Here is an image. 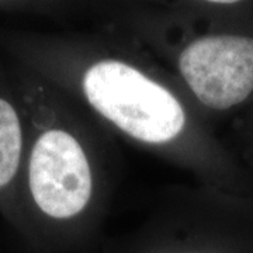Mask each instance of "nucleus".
Segmentation results:
<instances>
[{
    "label": "nucleus",
    "mask_w": 253,
    "mask_h": 253,
    "mask_svg": "<svg viewBox=\"0 0 253 253\" xmlns=\"http://www.w3.org/2000/svg\"><path fill=\"white\" fill-rule=\"evenodd\" d=\"M65 97L40 104L27 158V189L41 217L78 248L96 224L109 190V168L96 128Z\"/></svg>",
    "instance_id": "2"
},
{
    "label": "nucleus",
    "mask_w": 253,
    "mask_h": 253,
    "mask_svg": "<svg viewBox=\"0 0 253 253\" xmlns=\"http://www.w3.org/2000/svg\"><path fill=\"white\" fill-rule=\"evenodd\" d=\"M211 24L172 51L177 79L211 118L253 106V3H206Z\"/></svg>",
    "instance_id": "3"
},
{
    "label": "nucleus",
    "mask_w": 253,
    "mask_h": 253,
    "mask_svg": "<svg viewBox=\"0 0 253 253\" xmlns=\"http://www.w3.org/2000/svg\"><path fill=\"white\" fill-rule=\"evenodd\" d=\"M66 96L118 135L177 163L208 194L253 199V177L218 139L176 75L124 38L75 36L56 48Z\"/></svg>",
    "instance_id": "1"
},
{
    "label": "nucleus",
    "mask_w": 253,
    "mask_h": 253,
    "mask_svg": "<svg viewBox=\"0 0 253 253\" xmlns=\"http://www.w3.org/2000/svg\"><path fill=\"white\" fill-rule=\"evenodd\" d=\"M134 253H253V199L215 196L206 221L190 239Z\"/></svg>",
    "instance_id": "4"
},
{
    "label": "nucleus",
    "mask_w": 253,
    "mask_h": 253,
    "mask_svg": "<svg viewBox=\"0 0 253 253\" xmlns=\"http://www.w3.org/2000/svg\"><path fill=\"white\" fill-rule=\"evenodd\" d=\"M232 131L235 148L231 149L253 177V106L239 113Z\"/></svg>",
    "instance_id": "6"
},
{
    "label": "nucleus",
    "mask_w": 253,
    "mask_h": 253,
    "mask_svg": "<svg viewBox=\"0 0 253 253\" xmlns=\"http://www.w3.org/2000/svg\"><path fill=\"white\" fill-rule=\"evenodd\" d=\"M24 152V128L17 107L0 94V191L17 177Z\"/></svg>",
    "instance_id": "5"
}]
</instances>
